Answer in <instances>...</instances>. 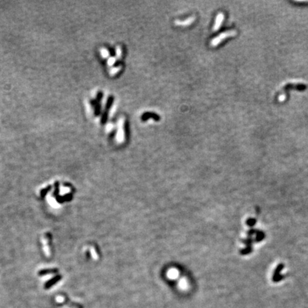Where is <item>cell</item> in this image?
Returning <instances> with one entry per match:
<instances>
[{"instance_id": "obj_7", "label": "cell", "mask_w": 308, "mask_h": 308, "mask_svg": "<svg viewBox=\"0 0 308 308\" xmlns=\"http://www.w3.org/2000/svg\"><path fill=\"white\" fill-rule=\"evenodd\" d=\"M285 99V95H282L279 97V100H280V101H284Z\"/></svg>"}, {"instance_id": "obj_5", "label": "cell", "mask_w": 308, "mask_h": 308, "mask_svg": "<svg viewBox=\"0 0 308 308\" xmlns=\"http://www.w3.org/2000/svg\"><path fill=\"white\" fill-rule=\"evenodd\" d=\"M60 279H61L60 276H57V277H54V278L51 279V280H49L48 282H47V283H45V285H44V288L49 289L50 287H52L54 285H55L57 282L59 281Z\"/></svg>"}, {"instance_id": "obj_6", "label": "cell", "mask_w": 308, "mask_h": 308, "mask_svg": "<svg viewBox=\"0 0 308 308\" xmlns=\"http://www.w3.org/2000/svg\"><path fill=\"white\" fill-rule=\"evenodd\" d=\"M178 287H179V288L181 289V290H183L188 289V283L187 280H186L185 277H183V278H181L180 280H179Z\"/></svg>"}, {"instance_id": "obj_2", "label": "cell", "mask_w": 308, "mask_h": 308, "mask_svg": "<svg viewBox=\"0 0 308 308\" xmlns=\"http://www.w3.org/2000/svg\"><path fill=\"white\" fill-rule=\"evenodd\" d=\"M196 21V17L192 16V17H188L185 20L177 19L175 21V24L176 26H180V27H187V26L190 25Z\"/></svg>"}, {"instance_id": "obj_3", "label": "cell", "mask_w": 308, "mask_h": 308, "mask_svg": "<svg viewBox=\"0 0 308 308\" xmlns=\"http://www.w3.org/2000/svg\"><path fill=\"white\" fill-rule=\"evenodd\" d=\"M225 19V15L223 13L220 12L217 16H216V20H215V24L213 26V31H216L220 29V26H221L222 23L223 22Z\"/></svg>"}, {"instance_id": "obj_1", "label": "cell", "mask_w": 308, "mask_h": 308, "mask_svg": "<svg viewBox=\"0 0 308 308\" xmlns=\"http://www.w3.org/2000/svg\"><path fill=\"white\" fill-rule=\"evenodd\" d=\"M236 34H237V31H236V30H229V31H226L223 33H220L218 36L214 37V38L210 41V47H218V45H219V44H220L222 41H224L226 39L234 37Z\"/></svg>"}, {"instance_id": "obj_4", "label": "cell", "mask_w": 308, "mask_h": 308, "mask_svg": "<svg viewBox=\"0 0 308 308\" xmlns=\"http://www.w3.org/2000/svg\"><path fill=\"white\" fill-rule=\"evenodd\" d=\"M179 276V271L176 268H170L167 272V277L170 280H176Z\"/></svg>"}]
</instances>
